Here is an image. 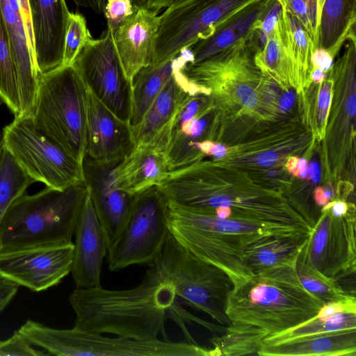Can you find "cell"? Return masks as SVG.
I'll return each mask as SVG.
<instances>
[{"mask_svg":"<svg viewBox=\"0 0 356 356\" xmlns=\"http://www.w3.org/2000/svg\"><path fill=\"white\" fill-rule=\"evenodd\" d=\"M296 261L254 273L232 289L225 307L229 324L210 339L218 356L257 355L266 338L318 313L324 303L302 285Z\"/></svg>","mask_w":356,"mask_h":356,"instance_id":"1","label":"cell"},{"mask_svg":"<svg viewBox=\"0 0 356 356\" xmlns=\"http://www.w3.org/2000/svg\"><path fill=\"white\" fill-rule=\"evenodd\" d=\"M148 267L142 282L129 289L76 288L69 297L76 316L74 327L138 341H154L159 336L168 341L165 323L171 319L182 327L186 341L196 343L185 323L193 321L208 330L213 324L181 305L173 286L156 263Z\"/></svg>","mask_w":356,"mask_h":356,"instance_id":"2","label":"cell"},{"mask_svg":"<svg viewBox=\"0 0 356 356\" xmlns=\"http://www.w3.org/2000/svg\"><path fill=\"white\" fill-rule=\"evenodd\" d=\"M168 225L173 238L198 258L222 270L234 287L254 274L244 261L245 248L274 235H300L285 229L233 219L168 202Z\"/></svg>","mask_w":356,"mask_h":356,"instance_id":"3","label":"cell"},{"mask_svg":"<svg viewBox=\"0 0 356 356\" xmlns=\"http://www.w3.org/2000/svg\"><path fill=\"white\" fill-rule=\"evenodd\" d=\"M86 182L63 191L46 186L16 199L0 223V252L74 243Z\"/></svg>","mask_w":356,"mask_h":356,"instance_id":"4","label":"cell"},{"mask_svg":"<svg viewBox=\"0 0 356 356\" xmlns=\"http://www.w3.org/2000/svg\"><path fill=\"white\" fill-rule=\"evenodd\" d=\"M87 88L72 65L39 76L29 116L35 125L78 162L86 157Z\"/></svg>","mask_w":356,"mask_h":356,"instance_id":"5","label":"cell"},{"mask_svg":"<svg viewBox=\"0 0 356 356\" xmlns=\"http://www.w3.org/2000/svg\"><path fill=\"white\" fill-rule=\"evenodd\" d=\"M31 345L60 356H216L213 348L170 340L138 341L77 329H56L28 319L17 330Z\"/></svg>","mask_w":356,"mask_h":356,"instance_id":"6","label":"cell"},{"mask_svg":"<svg viewBox=\"0 0 356 356\" xmlns=\"http://www.w3.org/2000/svg\"><path fill=\"white\" fill-rule=\"evenodd\" d=\"M161 192L171 203L213 213L228 209L234 220L289 230L288 216L271 195H231L214 184L212 172L188 167L172 172L161 185Z\"/></svg>","mask_w":356,"mask_h":356,"instance_id":"7","label":"cell"},{"mask_svg":"<svg viewBox=\"0 0 356 356\" xmlns=\"http://www.w3.org/2000/svg\"><path fill=\"white\" fill-rule=\"evenodd\" d=\"M156 264L181 302L204 313L221 325L229 324L225 307L234 285L226 273L185 249L170 232Z\"/></svg>","mask_w":356,"mask_h":356,"instance_id":"8","label":"cell"},{"mask_svg":"<svg viewBox=\"0 0 356 356\" xmlns=\"http://www.w3.org/2000/svg\"><path fill=\"white\" fill-rule=\"evenodd\" d=\"M2 136L6 149L35 182L58 191L86 182L83 164L39 129L29 115L14 116Z\"/></svg>","mask_w":356,"mask_h":356,"instance_id":"9","label":"cell"},{"mask_svg":"<svg viewBox=\"0 0 356 356\" xmlns=\"http://www.w3.org/2000/svg\"><path fill=\"white\" fill-rule=\"evenodd\" d=\"M264 0H189L161 15L153 64L165 63L184 49L211 36L236 15Z\"/></svg>","mask_w":356,"mask_h":356,"instance_id":"10","label":"cell"},{"mask_svg":"<svg viewBox=\"0 0 356 356\" xmlns=\"http://www.w3.org/2000/svg\"><path fill=\"white\" fill-rule=\"evenodd\" d=\"M168 233V202L157 186L135 195L124 229L108 248V269L153 265L161 257Z\"/></svg>","mask_w":356,"mask_h":356,"instance_id":"11","label":"cell"},{"mask_svg":"<svg viewBox=\"0 0 356 356\" xmlns=\"http://www.w3.org/2000/svg\"><path fill=\"white\" fill-rule=\"evenodd\" d=\"M253 33L240 39L219 53L184 69L187 78L207 89L211 99L225 89H235L236 103L247 111H253L259 104L257 89L264 75L256 67L252 52L256 51Z\"/></svg>","mask_w":356,"mask_h":356,"instance_id":"12","label":"cell"},{"mask_svg":"<svg viewBox=\"0 0 356 356\" xmlns=\"http://www.w3.org/2000/svg\"><path fill=\"white\" fill-rule=\"evenodd\" d=\"M72 65L99 101L120 118L129 122L131 83L123 72L112 32L108 27L99 38H91L87 42Z\"/></svg>","mask_w":356,"mask_h":356,"instance_id":"13","label":"cell"},{"mask_svg":"<svg viewBox=\"0 0 356 356\" xmlns=\"http://www.w3.org/2000/svg\"><path fill=\"white\" fill-rule=\"evenodd\" d=\"M355 206L343 216L324 207L308 235L304 248L312 265L337 280L356 270Z\"/></svg>","mask_w":356,"mask_h":356,"instance_id":"14","label":"cell"},{"mask_svg":"<svg viewBox=\"0 0 356 356\" xmlns=\"http://www.w3.org/2000/svg\"><path fill=\"white\" fill-rule=\"evenodd\" d=\"M74 243L0 252V276L32 291L58 284L70 272Z\"/></svg>","mask_w":356,"mask_h":356,"instance_id":"15","label":"cell"},{"mask_svg":"<svg viewBox=\"0 0 356 356\" xmlns=\"http://www.w3.org/2000/svg\"><path fill=\"white\" fill-rule=\"evenodd\" d=\"M209 95L191 92L181 105L169 127L166 150L170 171L200 161L198 145L209 140V120L213 108Z\"/></svg>","mask_w":356,"mask_h":356,"instance_id":"16","label":"cell"},{"mask_svg":"<svg viewBox=\"0 0 356 356\" xmlns=\"http://www.w3.org/2000/svg\"><path fill=\"white\" fill-rule=\"evenodd\" d=\"M86 157L95 164L114 166L133 149L129 122L113 113L87 88Z\"/></svg>","mask_w":356,"mask_h":356,"instance_id":"17","label":"cell"},{"mask_svg":"<svg viewBox=\"0 0 356 356\" xmlns=\"http://www.w3.org/2000/svg\"><path fill=\"white\" fill-rule=\"evenodd\" d=\"M71 273L76 288L102 286L101 273L108 243L96 214L89 186L77 218Z\"/></svg>","mask_w":356,"mask_h":356,"instance_id":"18","label":"cell"},{"mask_svg":"<svg viewBox=\"0 0 356 356\" xmlns=\"http://www.w3.org/2000/svg\"><path fill=\"white\" fill-rule=\"evenodd\" d=\"M169 129L151 141L134 145L111 170L115 186L131 196L160 184L170 172L166 150Z\"/></svg>","mask_w":356,"mask_h":356,"instance_id":"19","label":"cell"},{"mask_svg":"<svg viewBox=\"0 0 356 356\" xmlns=\"http://www.w3.org/2000/svg\"><path fill=\"white\" fill-rule=\"evenodd\" d=\"M161 15L144 6L112 32L115 50L128 81L143 67L153 64Z\"/></svg>","mask_w":356,"mask_h":356,"instance_id":"20","label":"cell"},{"mask_svg":"<svg viewBox=\"0 0 356 356\" xmlns=\"http://www.w3.org/2000/svg\"><path fill=\"white\" fill-rule=\"evenodd\" d=\"M192 62L193 56L188 48L184 49L174 58V70L171 77L140 123L131 128L134 145L148 143L168 128L187 96L194 91L205 90L191 82L184 72L186 64Z\"/></svg>","mask_w":356,"mask_h":356,"instance_id":"21","label":"cell"},{"mask_svg":"<svg viewBox=\"0 0 356 356\" xmlns=\"http://www.w3.org/2000/svg\"><path fill=\"white\" fill-rule=\"evenodd\" d=\"M38 75L60 66L70 11L65 0H28Z\"/></svg>","mask_w":356,"mask_h":356,"instance_id":"22","label":"cell"},{"mask_svg":"<svg viewBox=\"0 0 356 356\" xmlns=\"http://www.w3.org/2000/svg\"><path fill=\"white\" fill-rule=\"evenodd\" d=\"M0 15L16 70L20 115H29L35 99L39 75L19 0H0Z\"/></svg>","mask_w":356,"mask_h":356,"instance_id":"23","label":"cell"},{"mask_svg":"<svg viewBox=\"0 0 356 356\" xmlns=\"http://www.w3.org/2000/svg\"><path fill=\"white\" fill-rule=\"evenodd\" d=\"M113 166H103L85 159L83 168L93 206L105 233L108 248L125 227L134 196L117 188L111 170Z\"/></svg>","mask_w":356,"mask_h":356,"instance_id":"24","label":"cell"},{"mask_svg":"<svg viewBox=\"0 0 356 356\" xmlns=\"http://www.w3.org/2000/svg\"><path fill=\"white\" fill-rule=\"evenodd\" d=\"M260 356H355L356 330L321 333L278 344H261Z\"/></svg>","mask_w":356,"mask_h":356,"instance_id":"25","label":"cell"},{"mask_svg":"<svg viewBox=\"0 0 356 356\" xmlns=\"http://www.w3.org/2000/svg\"><path fill=\"white\" fill-rule=\"evenodd\" d=\"M282 2L278 24L288 61L291 86L298 92L312 83V56L316 49L308 33Z\"/></svg>","mask_w":356,"mask_h":356,"instance_id":"26","label":"cell"},{"mask_svg":"<svg viewBox=\"0 0 356 356\" xmlns=\"http://www.w3.org/2000/svg\"><path fill=\"white\" fill-rule=\"evenodd\" d=\"M347 330H356V300L325 303L314 317L266 338L261 344H278L314 334Z\"/></svg>","mask_w":356,"mask_h":356,"instance_id":"27","label":"cell"},{"mask_svg":"<svg viewBox=\"0 0 356 356\" xmlns=\"http://www.w3.org/2000/svg\"><path fill=\"white\" fill-rule=\"evenodd\" d=\"M356 0H323L318 47L334 58L346 40H356Z\"/></svg>","mask_w":356,"mask_h":356,"instance_id":"28","label":"cell"},{"mask_svg":"<svg viewBox=\"0 0 356 356\" xmlns=\"http://www.w3.org/2000/svg\"><path fill=\"white\" fill-rule=\"evenodd\" d=\"M307 236L274 235L260 238L245 248L243 255L245 266L254 274L295 261Z\"/></svg>","mask_w":356,"mask_h":356,"instance_id":"29","label":"cell"},{"mask_svg":"<svg viewBox=\"0 0 356 356\" xmlns=\"http://www.w3.org/2000/svg\"><path fill=\"white\" fill-rule=\"evenodd\" d=\"M267 1L252 5L218 28L207 39L189 47L193 56L191 63H198L222 51L251 33L252 25L262 13Z\"/></svg>","mask_w":356,"mask_h":356,"instance_id":"30","label":"cell"},{"mask_svg":"<svg viewBox=\"0 0 356 356\" xmlns=\"http://www.w3.org/2000/svg\"><path fill=\"white\" fill-rule=\"evenodd\" d=\"M174 58L162 63L151 64L142 68L131 83V111L129 123L136 127L171 77Z\"/></svg>","mask_w":356,"mask_h":356,"instance_id":"31","label":"cell"},{"mask_svg":"<svg viewBox=\"0 0 356 356\" xmlns=\"http://www.w3.org/2000/svg\"><path fill=\"white\" fill-rule=\"evenodd\" d=\"M296 269L303 287L324 304L356 300L355 295L347 292L337 279L323 275L312 265L304 246L298 257Z\"/></svg>","mask_w":356,"mask_h":356,"instance_id":"32","label":"cell"},{"mask_svg":"<svg viewBox=\"0 0 356 356\" xmlns=\"http://www.w3.org/2000/svg\"><path fill=\"white\" fill-rule=\"evenodd\" d=\"M253 60L261 73L275 82L281 88L286 91L292 87L278 22L261 49L255 51Z\"/></svg>","mask_w":356,"mask_h":356,"instance_id":"33","label":"cell"},{"mask_svg":"<svg viewBox=\"0 0 356 356\" xmlns=\"http://www.w3.org/2000/svg\"><path fill=\"white\" fill-rule=\"evenodd\" d=\"M34 182L4 147L0 156V223L12 203Z\"/></svg>","mask_w":356,"mask_h":356,"instance_id":"34","label":"cell"},{"mask_svg":"<svg viewBox=\"0 0 356 356\" xmlns=\"http://www.w3.org/2000/svg\"><path fill=\"white\" fill-rule=\"evenodd\" d=\"M0 99L14 116L21 115L17 79L10 44L0 15Z\"/></svg>","mask_w":356,"mask_h":356,"instance_id":"35","label":"cell"},{"mask_svg":"<svg viewBox=\"0 0 356 356\" xmlns=\"http://www.w3.org/2000/svg\"><path fill=\"white\" fill-rule=\"evenodd\" d=\"M91 38H92L85 17L79 13L70 12L60 65H72L79 52Z\"/></svg>","mask_w":356,"mask_h":356,"instance_id":"36","label":"cell"},{"mask_svg":"<svg viewBox=\"0 0 356 356\" xmlns=\"http://www.w3.org/2000/svg\"><path fill=\"white\" fill-rule=\"evenodd\" d=\"M334 79L330 74L327 79L318 83L317 90L312 97L308 120L312 129L318 138H323L325 134L328 114L333 95Z\"/></svg>","mask_w":356,"mask_h":356,"instance_id":"37","label":"cell"},{"mask_svg":"<svg viewBox=\"0 0 356 356\" xmlns=\"http://www.w3.org/2000/svg\"><path fill=\"white\" fill-rule=\"evenodd\" d=\"M282 1L286 9L310 35L316 49L318 48L323 0Z\"/></svg>","mask_w":356,"mask_h":356,"instance_id":"38","label":"cell"},{"mask_svg":"<svg viewBox=\"0 0 356 356\" xmlns=\"http://www.w3.org/2000/svg\"><path fill=\"white\" fill-rule=\"evenodd\" d=\"M281 8L280 0H268L262 13L254 22L252 31L257 51L261 49L273 33L279 20Z\"/></svg>","mask_w":356,"mask_h":356,"instance_id":"39","label":"cell"},{"mask_svg":"<svg viewBox=\"0 0 356 356\" xmlns=\"http://www.w3.org/2000/svg\"><path fill=\"white\" fill-rule=\"evenodd\" d=\"M135 8L131 0H108L103 15L107 27L111 31H115L133 14Z\"/></svg>","mask_w":356,"mask_h":356,"instance_id":"40","label":"cell"},{"mask_svg":"<svg viewBox=\"0 0 356 356\" xmlns=\"http://www.w3.org/2000/svg\"><path fill=\"white\" fill-rule=\"evenodd\" d=\"M47 355L35 349L17 330L9 339L0 341V356H42Z\"/></svg>","mask_w":356,"mask_h":356,"instance_id":"41","label":"cell"},{"mask_svg":"<svg viewBox=\"0 0 356 356\" xmlns=\"http://www.w3.org/2000/svg\"><path fill=\"white\" fill-rule=\"evenodd\" d=\"M19 287L16 283L0 276V313L15 296Z\"/></svg>","mask_w":356,"mask_h":356,"instance_id":"42","label":"cell"},{"mask_svg":"<svg viewBox=\"0 0 356 356\" xmlns=\"http://www.w3.org/2000/svg\"><path fill=\"white\" fill-rule=\"evenodd\" d=\"M333 60L334 58L327 49L318 47L312 56V69L320 68L327 72L332 67Z\"/></svg>","mask_w":356,"mask_h":356,"instance_id":"43","label":"cell"},{"mask_svg":"<svg viewBox=\"0 0 356 356\" xmlns=\"http://www.w3.org/2000/svg\"><path fill=\"white\" fill-rule=\"evenodd\" d=\"M77 6L88 8L98 15H104L108 0H72Z\"/></svg>","mask_w":356,"mask_h":356,"instance_id":"44","label":"cell"},{"mask_svg":"<svg viewBox=\"0 0 356 356\" xmlns=\"http://www.w3.org/2000/svg\"><path fill=\"white\" fill-rule=\"evenodd\" d=\"M295 99V94L292 91L286 90L278 99V109L282 112L288 111L292 107Z\"/></svg>","mask_w":356,"mask_h":356,"instance_id":"45","label":"cell"},{"mask_svg":"<svg viewBox=\"0 0 356 356\" xmlns=\"http://www.w3.org/2000/svg\"><path fill=\"white\" fill-rule=\"evenodd\" d=\"M278 156L274 151H266L261 152L257 156V162L260 165H273L277 161Z\"/></svg>","mask_w":356,"mask_h":356,"instance_id":"46","label":"cell"},{"mask_svg":"<svg viewBox=\"0 0 356 356\" xmlns=\"http://www.w3.org/2000/svg\"><path fill=\"white\" fill-rule=\"evenodd\" d=\"M172 0H147L146 8L156 13H159L161 10L165 9L170 3Z\"/></svg>","mask_w":356,"mask_h":356,"instance_id":"47","label":"cell"},{"mask_svg":"<svg viewBox=\"0 0 356 356\" xmlns=\"http://www.w3.org/2000/svg\"><path fill=\"white\" fill-rule=\"evenodd\" d=\"M309 175L314 182H318L321 178V168L318 164L314 161L308 165Z\"/></svg>","mask_w":356,"mask_h":356,"instance_id":"48","label":"cell"},{"mask_svg":"<svg viewBox=\"0 0 356 356\" xmlns=\"http://www.w3.org/2000/svg\"><path fill=\"white\" fill-rule=\"evenodd\" d=\"M326 79V72L320 68H313L310 74L311 81L318 84L322 83Z\"/></svg>","mask_w":356,"mask_h":356,"instance_id":"49","label":"cell"},{"mask_svg":"<svg viewBox=\"0 0 356 356\" xmlns=\"http://www.w3.org/2000/svg\"><path fill=\"white\" fill-rule=\"evenodd\" d=\"M309 175L307 161L305 158L299 159L298 161V177L307 178Z\"/></svg>","mask_w":356,"mask_h":356,"instance_id":"50","label":"cell"},{"mask_svg":"<svg viewBox=\"0 0 356 356\" xmlns=\"http://www.w3.org/2000/svg\"><path fill=\"white\" fill-rule=\"evenodd\" d=\"M227 154V148L221 144L215 143L209 155L213 156L216 159H220Z\"/></svg>","mask_w":356,"mask_h":356,"instance_id":"51","label":"cell"},{"mask_svg":"<svg viewBox=\"0 0 356 356\" xmlns=\"http://www.w3.org/2000/svg\"><path fill=\"white\" fill-rule=\"evenodd\" d=\"M298 158L296 157H291L289 159L286 163V167L289 171L293 175L297 176L298 175Z\"/></svg>","mask_w":356,"mask_h":356,"instance_id":"52","label":"cell"},{"mask_svg":"<svg viewBox=\"0 0 356 356\" xmlns=\"http://www.w3.org/2000/svg\"><path fill=\"white\" fill-rule=\"evenodd\" d=\"M134 5L136 6H146L147 0H131Z\"/></svg>","mask_w":356,"mask_h":356,"instance_id":"53","label":"cell"},{"mask_svg":"<svg viewBox=\"0 0 356 356\" xmlns=\"http://www.w3.org/2000/svg\"><path fill=\"white\" fill-rule=\"evenodd\" d=\"M189 0H172L170 5L168 7L175 6Z\"/></svg>","mask_w":356,"mask_h":356,"instance_id":"54","label":"cell"},{"mask_svg":"<svg viewBox=\"0 0 356 356\" xmlns=\"http://www.w3.org/2000/svg\"><path fill=\"white\" fill-rule=\"evenodd\" d=\"M1 104H2V101L0 99V106L1 105ZM3 148H4V145H3L2 133H0V156L3 152Z\"/></svg>","mask_w":356,"mask_h":356,"instance_id":"55","label":"cell"}]
</instances>
